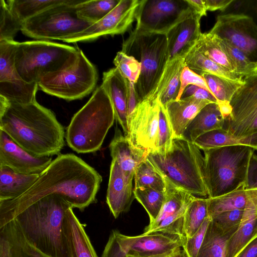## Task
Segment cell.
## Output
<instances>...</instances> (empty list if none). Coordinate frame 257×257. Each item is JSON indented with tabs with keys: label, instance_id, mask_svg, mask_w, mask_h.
Segmentation results:
<instances>
[{
	"label": "cell",
	"instance_id": "cell-1",
	"mask_svg": "<svg viewBox=\"0 0 257 257\" xmlns=\"http://www.w3.org/2000/svg\"><path fill=\"white\" fill-rule=\"evenodd\" d=\"M102 180L96 170L74 154H59L26 192L14 199L0 202V225L52 194L61 196L73 208L83 210L95 202Z\"/></svg>",
	"mask_w": 257,
	"mask_h": 257
},
{
	"label": "cell",
	"instance_id": "cell-2",
	"mask_svg": "<svg viewBox=\"0 0 257 257\" xmlns=\"http://www.w3.org/2000/svg\"><path fill=\"white\" fill-rule=\"evenodd\" d=\"M0 130L38 157L58 155L65 145L64 127L53 111L37 100L23 104L0 96Z\"/></svg>",
	"mask_w": 257,
	"mask_h": 257
},
{
	"label": "cell",
	"instance_id": "cell-3",
	"mask_svg": "<svg viewBox=\"0 0 257 257\" xmlns=\"http://www.w3.org/2000/svg\"><path fill=\"white\" fill-rule=\"evenodd\" d=\"M70 207L61 196L49 195L18 212L6 223L13 219L29 243L44 256L72 257L66 222V212Z\"/></svg>",
	"mask_w": 257,
	"mask_h": 257
},
{
	"label": "cell",
	"instance_id": "cell-4",
	"mask_svg": "<svg viewBox=\"0 0 257 257\" xmlns=\"http://www.w3.org/2000/svg\"><path fill=\"white\" fill-rule=\"evenodd\" d=\"M200 150L184 137L174 138L165 154L150 152L147 159L175 187L194 196L206 197L204 157Z\"/></svg>",
	"mask_w": 257,
	"mask_h": 257
},
{
	"label": "cell",
	"instance_id": "cell-5",
	"mask_svg": "<svg viewBox=\"0 0 257 257\" xmlns=\"http://www.w3.org/2000/svg\"><path fill=\"white\" fill-rule=\"evenodd\" d=\"M114 119L111 102L101 84L72 117L65 133L67 145L77 153L98 151Z\"/></svg>",
	"mask_w": 257,
	"mask_h": 257
},
{
	"label": "cell",
	"instance_id": "cell-6",
	"mask_svg": "<svg viewBox=\"0 0 257 257\" xmlns=\"http://www.w3.org/2000/svg\"><path fill=\"white\" fill-rule=\"evenodd\" d=\"M255 150L242 145L203 150L205 179L208 198L231 192L246 185Z\"/></svg>",
	"mask_w": 257,
	"mask_h": 257
},
{
	"label": "cell",
	"instance_id": "cell-7",
	"mask_svg": "<svg viewBox=\"0 0 257 257\" xmlns=\"http://www.w3.org/2000/svg\"><path fill=\"white\" fill-rule=\"evenodd\" d=\"M77 48L45 40L18 42L15 67L25 81L38 84L46 74L71 65L76 58Z\"/></svg>",
	"mask_w": 257,
	"mask_h": 257
},
{
	"label": "cell",
	"instance_id": "cell-8",
	"mask_svg": "<svg viewBox=\"0 0 257 257\" xmlns=\"http://www.w3.org/2000/svg\"><path fill=\"white\" fill-rule=\"evenodd\" d=\"M98 73L95 66L78 47L76 58L68 67L44 76L38 89L71 101L82 99L95 88Z\"/></svg>",
	"mask_w": 257,
	"mask_h": 257
},
{
	"label": "cell",
	"instance_id": "cell-9",
	"mask_svg": "<svg viewBox=\"0 0 257 257\" xmlns=\"http://www.w3.org/2000/svg\"><path fill=\"white\" fill-rule=\"evenodd\" d=\"M133 47L139 52L141 64V73L135 84L141 102L154 94L168 63L166 35L142 36L125 41L121 51L126 53Z\"/></svg>",
	"mask_w": 257,
	"mask_h": 257
},
{
	"label": "cell",
	"instance_id": "cell-10",
	"mask_svg": "<svg viewBox=\"0 0 257 257\" xmlns=\"http://www.w3.org/2000/svg\"><path fill=\"white\" fill-rule=\"evenodd\" d=\"M83 1L71 0L53 7L25 22L21 31L29 38L45 41H62L81 32L93 24L77 16L75 6Z\"/></svg>",
	"mask_w": 257,
	"mask_h": 257
},
{
	"label": "cell",
	"instance_id": "cell-11",
	"mask_svg": "<svg viewBox=\"0 0 257 257\" xmlns=\"http://www.w3.org/2000/svg\"><path fill=\"white\" fill-rule=\"evenodd\" d=\"M195 14L186 0H141L136 14V28L125 41L142 36L166 35Z\"/></svg>",
	"mask_w": 257,
	"mask_h": 257
},
{
	"label": "cell",
	"instance_id": "cell-12",
	"mask_svg": "<svg viewBox=\"0 0 257 257\" xmlns=\"http://www.w3.org/2000/svg\"><path fill=\"white\" fill-rule=\"evenodd\" d=\"M230 115L225 120L230 135L246 137L257 134V73L246 77L233 95Z\"/></svg>",
	"mask_w": 257,
	"mask_h": 257
},
{
	"label": "cell",
	"instance_id": "cell-13",
	"mask_svg": "<svg viewBox=\"0 0 257 257\" xmlns=\"http://www.w3.org/2000/svg\"><path fill=\"white\" fill-rule=\"evenodd\" d=\"M209 32L225 40L257 62V24L251 17L234 13L219 15Z\"/></svg>",
	"mask_w": 257,
	"mask_h": 257
},
{
	"label": "cell",
	"instance_id": "cell-14",
	"mask_svg": "<svg viewBox=\"0 0 257 257\" xmlns=\"http://www.w3.org/2000/svg\"><path fill=\"white\" fill-rule=\"evenodd\" d=\"M18 42L0 41V96L8 101L29 103L36 101L37 83L25 81L15 65V53Z\"/></svg>",
	"mask_w": 257,
	"mask_h": 257
},
{
	"label": "cell",
	"instance_id": "cell-15",
	"mask_svg": "<svg viewBox=\"0 0 257 257\" xmlns=\"http://www.w3.org/2000/svg\"><path fill=\"white\" fill-rule=\"evenodd\" d=\"M140 2L139 0H120L117 6L100 20L62 41H90L107 35L113 36L124 33L136 20V11Z\"/></svg>",
	"mask_w": 257,
	"mask_h": 257
},
{
	"label": "cell",
	"instance_id": "cell-16",
	"mask_svg": "<svg viewBox=\"0 0 257 257\" xmlns=\"http://www.w3.org/2000/svg\"><path fill=\"white\" fill-rule=\"evenodd\" d=\"M159 111L158 99H148L138 104L128 122L126 137L133 146L149 153L156 151Z\"/></svg>",
	"mask_w": 257,
	"mask_h": 257
},
{
	"label": "cell",
	"instance_id": "cell-17",
	"mask_svg": "<svg viewBox=\"0 0 257 257\" xmlns=\"http://www.w3.org/2000/svg\"><path fill=\"white\" fill-rule=\"evenodd\" d=\"M185 237L161 230L127 236V255L135 257H184Z\"/></svg>",
	"mask_w": 257,
	"mask_h": 257
},
{
	"label": "cell",
	"instance_id": "cell-18",
	"mask_svg": "<svg viewBox=\"0 0 257 257\" xmlns=\"http://www.w3.org/2000/svg\"><path fill=\"white\" fill-rule=\"evenodd\" d=\"M52 161L51 157L32 155L0 130V165L23 174H40Z\"/></svg>",
	"mask_w": 257,
	"mask_h": 257
},
{
	"label": "cell",
	"instance_id": "cell-19",
	"mask_svg": "<svg viewBox=\"0 0 257 257\" xmlns=\"http://www.w3.org/2000/svg\"><path fill=\"white\" fill-rule=\"evenodd\" d=\"M246 203L239 226L228 240L226 257H237L257 237V189L245 188Z\"/></svg>",
	"mask_w": 257,
	"mask_h": 257
},
{
	"label": "cell",
	"instance_id": "cell-20",
	"mask_svg": "<svg viewBox=\"0 0 257 257\" xmlns=\"http://www.w3.org/2000/svg\"><path fill=\"white\" fill-rule=\"evenodd\" d=\"M201 18L195 14L177 24L167 34L168 62L185 59L194 47L202 34Z\"/></svg>",
	"mask_w": 257,
	"mask_h": 257
},
{
	"label": "cell",
	"instance_id": "cell-21",
	"mask_svg": "<svg viewBox=\"0 0 257 257\" xmlns=\"http://www.w3.org/2000/svg\"><path fill=\"white\" fill-rule=\"evenodd\" d=\"M133 179L126 177L117 161L112 159L106 194V203L115 218L127 212L135 199Z\"/></svg>",
	"mask_w": 257,
	"mask_h": 257
},
{
	"label": "cell",
	"instance_id": "cell-22",
	"mask_svg": "<svg viewBox=\"0 0 257 257\" xmlns=\"http://www.w3.org/2000/svg\"><path fill=\"white\" fill-rule=\"evenodd\" d=\"M102 85L111 102L115 118L126 137L128 133L127 80L115 67L103 73Z\"/></svg>",
	"mask_w": 257,
	"mask_h": 257
},
{
	"label": "cell",
	"instance_id": "cell-23",
	"mask_svg": "<svg viewBox=\"0 0 257 257\" xmlns=\"http://www.w3.org/2000/svg\"><path fill=\"white\" fill-rule=\"evenodd\" d=\"M210 101L193 96L181 98L169 102L165 107L174 138L183 137L184 132L198 113Z\"/></svg>",
	"mask_w": 257,
	"mask_h": 257
},
{
	"label": "cell",
	"instance_id": "cell-24",
	"mask_svg": "<svg viewBox=\"0 0 257 257\" xmlns=\"http://www.w3.org/2000/svg\"><path fill=\"white\" fill-rule=\"evenodd\" d=\"M109 147L112 159L117 161L126 177L133 180L137 166L147 158L149 152L133 146L117 127Z\"/></svg>",
	"mask_w": 257,
	"mask_h": 257
},
{
	"label": "cell",
	"instance_id": "cell-25",
	"mask_svg": "<svg viewBox=\"0 0 257 257\" xmlns=\"http://www.w3.org/2000/svg\"><path fill=\"white\" fill-rule=\"evenodd\" d=\"M1 257H45L32 246L12 219L0 225Z\"/></svg>",
	"mask_w": 257,
	"mask_h": 257
},
{
	"label": "cell",
	"instance_id": "cell-26",
	"mask_svg": "<svg viewBox=\"0 0 257 257\" xmlns=\"http://www.w3.org/2000/svg\"><path fill=\"white\" fill-rule=\"evenodd\" d=\"M225 119L217 103H210L198 113L186 129L183 137L191 142L211 131L224 128Z\"/></svg>",
	"mask_w": 257,
	"mask_h": 257
},
{
	"label": "cell",
	"instance_id": "cell-27",
	"mask_svg": "<svg viewBox=\"0 0 257 257\" xmlns=\"http://www.w3.org/2000/svg\"><path fill=\"white\" fill-rule=\"evenodd\" d=\"M40 174H23L0 165V202L14 199L26 192Z\"/></svg>",
	"mask_w": 257,
	"mask_h": 257
},
{
	"label": "cell",
	"instance_id": "cell-28",
	"mask_svg": "<svg viewBox=\"0 0 257 257\" xmlns=\"http://www.w3.org/2000/svg\"><path fill=\"white\" fill-rule=\"evenodd\" d=\"M185 66L184 59L168 62L156 92L149 99H158L164 107L176 100L180 87L181 74Z\"/></svg>",
	"mask_w": 257,
	"mask_h": 257
},
{
	"label": "cell",
	"instance_id": "cell-29",
	"mask_svg": "<svg viewBox=\"0 0 257 257\" xmlns=\"http://www.w3.org/2000/svg\"><path fill=\"white\" fill-rule=\"evenodd\" d=\"M72 209L69 208L66 212V233L72 257H98Z\"/></svg>",
	"mask_w": 257,
	"mask_h": 257
},
{
	"label": "cell",
	"instance_id": "cell-30",
	"mask_svg": "<svg viewBox=\"0 0 257 257\" xmlns=\"http://www.w3.org/2000/svg\"><path fill=\"white\" fill-rule=\"evenodd\" d=\"M165 180V198L156 219L145 228L144 233L154 230L164 219L174 214L184 206L189 204L195 197Z\"/></svg>",
	"mask_w": 257,
	"mask_h": 257
},
{
	"label": "cell",
	"instance_id": "cell-31",
	"mask_svg": "<svg viewBox=\"0 0 257 257\" xmlns=\"http://www.w3.org/2000/svg\"><path fill=\"white\" fill-rule=\"evenodd\" d=\"M198 148L205 150L223 146L242 145L257 150V134L246 137H237L229 134L225 128L207 132L193 142Z\"/></svg>",
	"mask_w": 257,
	"mask_h": 257
},
{
	"label": "cell",
	"instance_id": "cell-32",
	"mask_svg": "<svg viewBox=\"0 0 257 257\" xmlns=\"http://www.w3.org/2000/svg\"><path fill=\"white\" fill-rule=\"evenodd\" d=\"M185 65L193 71L199 72V75L208 73L236 81H243L238 75L230 71L212 61L194 47L184 59Z\"/></svg>",
	"mask_w": 257,
	"mask_h": 257
},
{
	"label": "cell",
	"instance_id": "cell-33",
	"mask_svg": "<svg viewBox=\"0 0 257 257\" xmlns=\"http://www.w3.org/2000/svg\"><path fill=\"white\" fill-rule=\"evenodd\" d=\"M194 47L212 61L236 73L220 38L217 36L210 32L202 33Z\"/></svg>",
	"mask_w": 257,
	"mask_h": 257
},
{
	"label": "cell",
	"instance_id": "cell-34",
	"mask_svg": "<svg viewBox=\"0 0 257 257\" xmlns=\"http://www.w3.org/2000/svg\"><path fill=\"white\" fill-rule=\"evenodd\" d=\"M71 0H9L7 4L13 15L22 24L28 20Z\"/></svg>",
	"mask_w": 257,
	"mask_h": 257
},
{
	"label": "cell",
	"instance_id": "cell-35",
	"mask_svg": "<svg viewBox=\"0 0 257 257\" xmlns=\"http://www.w3.org/2000/svg\"><path fill=\"white\" fill-rule=\"evenodd\" d=\"M233 234L224 233L211 220L197 257H226L227 243Z\"/></svg>",
	"mask_w": 257,
	"mask_h": 257
},
{
	"label": "cell",
	"instance_id": "cell-36",
	"mask_svg": "<svg viewBox=\"0 0 257 257\" xmlns=\"http://www.w3.org/2000/svg\"><path fill=\"white\" fill-rule=\"evenodd\" d=\"M246 200L245 185L222 195L207 198L208 216L212 218L225 212L243 209Z\"/></svg>",
	"mask_w": 257,
	"mask_h": 257
},
{
	"label": "cell",
	"instance_id": "cell-37",
	"mask_svg": "<svg viewBox=\"0 0 257 257\" xmlns=\"http://www.w3.org/2000/svg\"><path fill=\"white\" fill-rule=\"evenodd\" d=\"M207 216V198L195 197L188 205L184 215L183 233L184 236H192Z\"/></svg>",
	"mask_w": 257,
	"mask_h": 257
},
{
	"label": "cell",
	"instance_id": "cell-38",
	"mask_svg": "<svg viewBox=\"0 0 257 257\" xmlns=\"http://www.w3.org/2000/svg\"><path fill=\"white\" fill-rule=\"evenodd\" d=\"M200 75L205 80L218 105L230 104L233 95L243 82L228 80L208 73H202Z\"/></svg>",
	"mask_w": 257,
	"mask_h": 257
},
{
	"label": "cell",
	"instance_id": "cell-39",
	"mask_svg": "<svg viewBox=\"0 0 257 257\" xmlns=\"http://www.w3.org/2000/svg\"><path fill=\"white\" fill-rule=\"evenodd\" d=\"M120 0L85 1L76 5L78 17L94 24L100 20L119 4Z\"/></svg>",
	"mask_w": 257,
	"mask_h": 257
},
{
	"label": "cell",
	"instance_id": "cell-40",
	"mask_svg": "<svg viewBox=\"0 0 257 257\" xmlns=\"http://www.w3.org/2000/svg\"><path fill=\"white\" fill-rule=\"evenodd\" d=\"M134 177L135 188H151L165 191L164 178L147 158L137 166Z\"/></svg>",
	"mask_w": 257,
	"mask_h": 257
},
{
	"label": "cell",
	"instance_id": "cell-41",
	"mask_svg": "<svg viewBox=\"0 0 257 257\" xmlns=\"http://www.w3.org/2000/svg\"><path fill=\"white\" fill-rule=\"evenodd\" d=\"M135 198L142 205L147 212L150 223L153 222L157 217L163 205L165 191H159L151 188H135Z\"/></svg>",
	"mask_w": 257,
	"mask_h": 257
},
{
	"label": "cell",
	"instance_id": "cell-42",
	"mask_svg": "<svg viewBox=\"0 0 257 257\" xmlns=\"http://www.w3.org/2000/svg\"><path fill=\"white\" fill-rule=\"evenodd\" d=\"M220 39L237 75L244 79L257 73V62L252 61L242 51L225 40Z\"/></svg>",
	"mask_w": 257,
	"mask_h": 257
},
{
	"label": "cell",
	"instance_id": "cell-43",
	"mask_svg": "<svg viewBox=\"0 0 257 257\" xmlns=\"http://www.w3.org/2000/svg\"><path fill=\"white\" fill-rule=\"evenodd\" d=\"M23 24L9 9L7 1H0V41H12Z\"/></svg>",
	"mask_w": 257,
	"mask_h": 257
},
{
	"label": "cell",
	"instance_id": "cell-44",
	"mask_svg": "<svg viewBox=\"0 0 257 257\" xmlns=\"http://www.w3.org/2000/svg\"><path fill=\"white\" fill-rule=\"evenodd\" d=\"M113 63L121 76L127 80L137 83L141 71V64L135 57L122 51L117 53Z\"/></svg>",
	"mask_w": 257,
	"mask_h": 257
},
{
	"label": "cell",
	"instance_id": "cell-45",
	"mask_svg": "<svg viewBox=\"0 0 257 257\" xmlns=\"http://www.w3.org/2000/svg\"><path fill=\"white\" fill-rule=\"evenodd\" d=\"M160 103V102H159ZM174 135L164 107L160 103L159 120L156 151L165 154L170 148Z\"/></svg>",
	"mask_w": 257,
	"mask_h": 257
},
{
	"label": "cell",
	"instance_id": "cell-46",
	"mask_svg": "<svg viewBox=\"0 0 257 257\" xmlns=\"http://www.w3.org/2000/svg\"><path fill=\"white\" fill-rule=\"evenodd\" d=\"M127 236L113 230L101 257H126L128 252Z\"/></svg>",
	"mask_w": 257,
	"mask_h": 257
},
{
	"label": "cell",
	"instance_id": "cell-47",
	"mask_svg": "<svg viewBox=\"0 0 257 257\" xmlns=\"http://www.w3.org/2000/svg\"><path fill=\"white\" fill-rule=\"evenodd\" d=\"M211 220L208 216L192 236L185 237L182 247L184 257H197Z\"/></svg>",
	"mask_w": 257,
	"mask_h": 257
},
{
	"label": "cell",
	"instance_id": "cell-48",
	"mask_svg": "<svg viewBox=\"0 0 257 257\" xmlns=\"http://www.w3.org/2000/svg\"><path fill=\"white\" fill-rule=\"evenodd\" d=\"M243 212V209L225 212L212 218L211 220L224 233L234 234L240 223Z\"/></svg>",
	"mask_w": 257,
	"mask_h": 257
},
{
	"label": "cell",
	"instance_id": "cell-49",
	"mask_svg": "<svg viewBox=\"0 0 257 257\" xmlns=\"http://www.w3.org/2000/svg\"><path fill=\"white\" fill-rule=\"evenodd\" d=\"M191 85L201 87L211 93L203 77L185 66L181 74L180 87L176 100L180 99L186 88Z\"/></svg>",
	"mask_w": 257,
	"mask_h": 257
},
{
	"label": "cell",
	"instance_id": "cell-50",
	"mask_svg": "<svg viewBox=\"0 0 257 257\" xmlns=\"http://www.w3.org/2000/svg\"><path fill=\"white\" fill-rule=\"evenodd\" d=\"M190 96H193L197 99L207 100L211 102L217 103L216 98L210 92L205 89L195 85H191L187 87L184 91L181 98Z\"/></svg>",
	"mask_w": 257,
	"mask_h": 257
},
{
	"label": "cell",
	"instance_id": "cell-51",
	"mask_svg": "<svg viewBox=\"0 0 257 257\" xmlns=\"http://www.w3.org/2000/svg\"><path fill=\"white\" fill-rule=\"evenodd\" d=\"M127 80V79H126ZM127 124L133 112L140 101L135 87V83L127 80Z\"/></svg>",
	"mask_w": 257,
	"mask_h": 257
},
{
	"label": "cell",
	"instance_id": "cell-52",
	"mask_svg": "<svg viewBox=\"0 0 257 257\" xmlns=\"http://www.w3.org/2000/svg\"><path fill=\"white\" fill-rule=\"evenodd\" d=\"M245 188L257 189V155L254 153L250 161Z\"/></svg>",
	"mask_w": 257,
	"mask_h": 257
},
{
	"label": "cell",
	"instance_id": "cell-53",
	"mask_svg": "<svg viewBox=\"0 0 257 257\" xmlns=\"http://www.w3.org/2000/svg\"><path fill=\"white\" fill-rule=\"evenodd\" d=\"M207 11H225L233 2V0H203Z\"/></svg>",
	"mask_w": 257,
	"mask_h": 257
},
{
	"label": "cell",
	"instance_id": "cell-54",
	"mask_svg": "<svg viewBox=\"0 0 257 257\" xmlns=\"http://www.w3.org/2000/svg\"><path fill=\"white\" fill-rule=\"evenodd\" d=\"M195 13L201 17L206 16L207 9L203 0H186Z\"/></svg>",
	"mask_w": 257,
	"mask_h": 257
},
{
	"label": "cell",
	"instance_id": "cell-55",
	"mask_svg": "<svg viewBox=\"0 0 257 257\" xmlns=\"http://www.w3.org/2000/svg\"><path fill=\"white\" fill-rule=\"evenodd\" d=\"M237 257H257V237L251 241Z\"/></svg>",
	"mask_w": 257,
	"mask_h": 257
},
{
	"label": "cell",
	"instance_id": "cell-56",
	"mask_svg": "<svg viewBox=\"0 0 257 257\" xmlns=\"http://www.w3.org/2000/svg\"><path fill=\"white\" fill-rule=\"evenodd\" d=\"M252 4H251L252 9L254 12V15L257 18V1L251 2Z\"/></svg>",
	"mask_w": 257,
	"mask_h": 257
},
{
	"label": "cell",
	"instance_id": "cell-57",
	"mask_svg": "<svg viewBox=\"0 0 257 257\" xmlns=\"http://www.w3.org/2000/svg\"><path fill=\"white\" fill-rule=\"evenodd\" d=\"M126 257H135V256L128 255L126 256Z\"/></svg>",
	"mask_w": 257,
	"mask_h": 257
}]
</instances>
